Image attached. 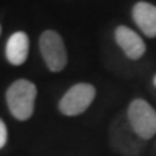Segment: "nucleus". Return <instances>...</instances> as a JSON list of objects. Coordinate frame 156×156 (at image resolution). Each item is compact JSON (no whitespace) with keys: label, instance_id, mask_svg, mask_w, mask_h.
<instances>
[{"label":"nucleus","instance_id":"9","mask_svg":"<svg viewBox=\"0 0 156 156\" xmlns=\"http://www.w3.org/2000/svg\"><path fill=\"white\" fill-rule=\"evenodd\" d=\"M7 139H9V132H7V126L6 123L0 119V149H3L7 143Z\"/></svg>","mask_w":156,"mask_h":156},{"label":"nucleus","instance_id":"11","mask_svg":"<svg viewBox=\"0 0 156 156\" xmlns=\"http://www.w3.org/2000/svg\"><path fill=\"white\" fill-rule=\"evenodd\" d=\"M0 35H2V25H0Z\"/></svg>","mask_w":156,"mask_h":156},{"label":"nucleus","instance_id":"8","mask_svg":"<svg viewBox=\"0 0 156 156\" xmlns=\"http://www.w3.org/2000/svg\"><path fill=\"white\" fill-rule=\"evenodd\" d=\"M5 55L7 62L15 67L25 64L29 55V38L26 32L17 30L10 35L5 46Z\"/></svg>","mask_w":156,"mask_h":156},{"label":"nucleus","instance_id":"3","mask_svg":"<svg viewBox=\"0 0 156 156\" xmlns=\"http://www.w3.org/2000/svg\"><path fill=\"white\" fill-rule=\"evenodd\" d=\"M39 52L51 73H61L68 64L67 46L62 36L54 29H48L39 36Z\"/></svg>","mask_w":156,"mask_h":156},{"label":"nucleus","instance_id":"1","mask_svg":"<svg viewBox=\"0 0 156 156\" xmlns=\"http://www.w3.org/2000/svg\"><path fill=\"white\" fill-rule=\"evenodd\" d=\"M38 95V88L32 81L19 78L6 90V104L10 114L19 122L29 120L35 112V101Z\"/></svg>","mask_w":156,"mask_h":156},{"label":"nucleus","instance_id":"10","mask_svg":"<svg viewBox=\"0 0 156 156\" xmlns=\"http://www.w3.org/2000/svg\"><path fill=\"white\" fill-rule=\"evenodd\" d=\"M153 85L156 87V74H155V77H153Z\"/></svg>","mask_w":156,"mask_h":156},{"label":"nucleus","instance_id":"6","mask_svg":"<svg viewBox=\"0 0 156 156\" xmlns=\"http://www.w3.org/2000/svg\"><path fill=\"white\" fill-rule=\"evenodd\" d=\"M114 39L122 52L132 61H137L146 54V44L137 32L126 25H119L114 30Z\"/></svg>","mask_w":156,"mask_h":156},{"label":"nucleus","instance_id":"2","mask_svg":"<svg viewBox=\"0 0 156 156\" xmlns=\"http://www.w3.org/2000/svg\"><path fill=\"white\" fill-rule=\"evenodd\" d=\"M110 146L123 156H140L145 151L146 140L139 137L134 132L126 114H117L108 129Z\"/></svg>","mask_w":156,"mask_h":156},{"label":"nucleus","instance_id":"4","mask_svg":"<svg viewBox=\"0 0 156 156\" xmlns=\"http://www.w3.org/2000/svg\"><path fill=\"white\" fill-rule=\"evenodd\" d=\"M126 116L132 129L143 140L147 142L156 134V110L146 100H132L127 107Z\"/></svg>","mask_w":156,"mask_h":156},{"label":"nucleus","instance_id":"5","mask_svg":"<svg viewBox=\"0 0 156 156\" xmlns=\"http://www.w3.org/2000/svg\"><path fill=\"white\" fill-rule=\"evenodd\" d=\"M95 94H97V90L93 84L77 83L69 90H67L65 94L61 97V100L58 103V108L64 116H80L84 112H87L88 107L93 104Z\"/></svg>","mask_w":156,"mask_h":156},{"label":"nucleus","instance_id":"7","mask_svg":"<svg viewBox=\"0 0 156 156\" xmlns=\"http://www.w3.org/2000/svg\"><path fill=\"white\" fill-rule=\"evenodd\" d=\"M132 17L142 34L147 38H156V6L140 0L132 7Z\"/></svg>","mask_w":156,"mask_h":156}]
</instances>
